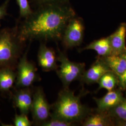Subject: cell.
I'll return each mask as SVG.
<instances>
[{
    "instance_id": "9c48e42d",
    "label": "cell",
    "mask_w": 126,
    "mask_h": 126,
    "mask_svg": "<svg viewBox=\"0 0 126 126\" xmlns=\"http://www.w3.org/2000/svg\"><path fill=\"white\" fill-rule=\"evenodd\" d=\"M109 71H111L98 56L90 67L85 71L79 81L82 84L86 85L98 83L101 76Z\"/></svg>"
},
{
    "instance_id": "4316f807",
    "label": "cell",
    "mask_w": 126,
    "mask_h": 126,
    "mask_svg": "<svg viewBox=\"0 0 126 126\" xmlns=\"http://www.w3.org/2000/svg\"></svg>"
},
{
    "instance_id": "5bb4252c",
    "label": "cell",
    "mask_w": 126,
    "mask_h": 126,
    "mask_svg": "<svg viewBox=\"0 0 126 126\" xmlns=\"http://www.w3.org/2000/svg\"><path fill=\"white\" fill-rule=\"evenodd\" d=\"M94 50L99 57H105L111 55V48L109 36L93 41L86 47L79 49V51Z\"/></svg>"
},
{
    "instance_id": "603a6c76",
    "label": "cell",
    "mask_w": 126,
    "mask_h": 126,
    "mask_svg": "<svg viewBox=\"0 0 126 126\" xmlns=\"http://www.w3.org/2000/svg\"><path fill=\"white\" fill-rule=\"evenodd\" d=\"M119 88L122 91H126V70L121 75L118 76Z\"/></svg>"
},
{
    "instance_id": "44dd1931",
    "label": "cell",
    "mask_w": 126,
    "mask_h": 126,
    "mask_svg": "<svg viewBox=\"0 0 126 126\" xmlns=\"http://www.w3.org/2000/svg\"><path fill=\"white\" fill-rule=\"evenodd\" d=\"M74 124L65 122L59 118L54 117H50V119L47 121L43 123L40 126H72Z\"/></svg>"
},
{
    "instance_id": "8992f818",
    "label": "cell",
    "mask_w": 126,
    "mask_h": 126,
    "mask_svg": "<svg viewBox=\"0 0 126 126\" xmlns=\"http://www.w3.org/2000/svg\"><path fill=\"white\" fill-rule=\"evenodd\" d=\"M85 32L83 20L76 15L70 19L63 33L61 41L64 48L72 49L81 45Z\"/></svg>"
},
{
    "instance_id": "52a82bcc",
    "label": "cell",
    "mask_w": 126,
    "mask_h": 126,
    "mask_svg": "<svg viewBox=\"0 0 126 126\" xmlns=\"http://www.w3.org/2000/svg\"><path fill=\"white\" fill-rule=\"evenodd\" d=\"M51 105L47 101L43 88L38 87L34 89L31 111L33 124L40 126L43 123L48 120L51 116Z\"/></svg>"
},
{
    "instance_id": "2e32d148",
    "label": "cell",
    "mask_w": 126,
    "mask_h": 126,
    "mask_svg": "<svg viewBox=\"0 0 126 126\" xmlns=\"http://www.w3.org/2000/svg\"><path fill=\"white\" fill-rule=\"evenodd\" d=\"M15 70L9 68H0V92L7 93L13 87L16 80Z\"/></svg>"
},
{
    "instance_id": "4fadbf2b",
    "label": "cell",
    "mask_w": 126,
    "mask_h": 126,
    "mask_svg": "<svg viewBox=\"0 0 126 126\" xmlns=\"http://www.w3.org/2000/svg\"><path fill=\"white\" fill-rule=\"evenodd\" d=\"M114 119L107 112L94 111L81 123L83 126H114Z\"/></svg>"
},
{
    "instance_id": "9a60e30c",
    "label": "cell",
    "mask_w": 126,
    "mask_h": 126,
    "mask_svg": "<svg viewBox=\"0 0 126 126\" xmlns=\"http://www.w3.org/2000/svg\"><path fill=\"white\" fill-rule=\"evenodd\" d=\"M109 69L117 76L121 75L126 70V60L121 55H110L99 57Z\"/></svg>"
},
{
    "instance_id": "7c38bea8",
    "label": "cell",
    "mask_w": 126,
    "mask_h": 126,
    "mask_svg": "<svg viewBox=\"0 0 126 126\" xmlns=\"http://www.w3.org/2000/svg\"><path fill=\"white\" fill-rule=\"evenodd\" d=\"M126 23H122L116 31L109 36L111 55H121L126 52Z\"/></svg>"
},
{
    "instance_id": "7a4b0ae2",
    "label": "cell",
    "mask_w": 126,
    "mask_h": 126,
    "mask_svg": "<svg viewBox=\"0 0 126 126\" xmlns=\"http://www.w3.org/2000/svg\"><path fill=\"white\" fill-rule=\"evenodd\" d=\"M82 94L76 96L69 88H63L59 93L57 100L51 105L52 113L50 117L73 124L81 123L94 110L81 103Z\"/></svg>"
},
{
    "instance_id": "5b68a950",
    "label": "cell",
    "mask_w": 126,
    "mask_h": 126,
    "mask_svg": "<svg viewBox=\"0 0 126 126\" xmlns=\"http://www.w3.org/2000/svg\"><path fill=\"white\" fill-rule=\"evenodd\" d=\"M28 50L19 59L16 68L17 70L15 83L16 89L32 87L35 82L39 80L35 64L27 58Z\"/></svg>"
},
{
    "instance_id": "7402d4cb",
    "label": "cell",
    "mask_w": 126,
    "mask_h": 126,
    "mask_svg": "<svg viewBox=\"0 0 126 126\" xmlns=\"http://www.w3.org/2000/svg\"><path fill=\"white\" fill-rule=\"evenodd\" d=\"M66 2H69V0H31V3L35 7V8L40 5L46 3Z\"/></svg>"
},
{
    "instance_id": "e0dca14e",
    "label": "cell",
    "mask_w": 126,
    "mask_h": 126,
    "mask_svg": "<svg viewBox=\"0 0 126 126\" xmlns=\"http://www.w3.org/2000/svg\"><path fill=\"white\" fill-rule=\"evenodd\" d=\"M98 84L99 87L97 91L101 89H105L108 91L114 90L118 88V76L113 72L109 71L99 79Z\"/></svg>"
},
{
    "instance_id": "d4e9b609",
    "label": "cell",
    "mask_w": 126,
    "mask_h": 126,
    "mask_svg": "<svg viewBox=\"0 0 126 126\" xmlns=\"http://www.w3.org/2000/svg\"><path fill=\"white\" fill-rule=\"evenodd\" d=\"M114 126H126V120L114 119Z\"/></svg>"
},
{
    "instance_id": "d6986e66",
    "label": "cell",
    "mask_w": 126,
    "mask_h": 126,
    "mask_svg": "<svg viewBox=\"0 0 126 126\" xmlns=\"http://www.w3.org/2000/svg\"><path fill=\"white\" fill-rule=\"evenodd\" d=\"M19 8L20 17L21 18H26L33 12V10L29 3L28 0H16Z\"/></svg>"
},
{
    "instance_id": "30bf717a",
    "label": "cell",
    "mask_w": 126,
    "mask_h": 126,
    "mask_svg": "<svg viewBox=\"0 0 126 126\" xmlns=\"http://www.w3.org/2000/svg\"><path fill=\"white\" fill-rule=\"evenodd\" d=\"M34 89L32 87L17 88L12 95L14 105L21 113L28 115L31 111Z\"/></svg>"
},
{
    "instance_id": "6da1fadb",
    "label": "cell",
    "mask_w": 126,
    "mask_h": 126,
    "mask_svg": "<svg viewBox=\"0 0 126 126\" xmlns=\"http://www.w3.org/2000/svg\"><path fill=\"white\" fill-rule=\"evenodd\" d=\"M76 15L69 2L41 5L22 22L17 23L19 35L25 42L61 41L68 23Z\"/></svg>"
},
{
    "instance_id": "ac0fdd59",
    "label": "cell",
    "mask_w": 126,
    "mask_h": 126,
    "mask_svg": "<svg viewBox=\"0 0 126 126\" xmlns=\"http://www.w3.org/2000/svg\"><path fill=\"white\" fill-rule=\"evenodd\" d=\"M107 112L114 119L126 120V92L122 101Z\"/></svg>"
},
{
    "instance_id": "ffe728a7",
    "label": "cell",
    "mask_w": 126,
    "mask_h": 126,
    "mask_svg": "<svg viewBox=\"0 0 126 126\" xmlns=\"http://www.w3.org/2000/svg\"><path fill=\"white\" fill-rule=\"evenodd\" d=\"M13 122L15 126H31L33 124V122L29 120L27 115L22 113L16 114Z\"/></svg>"
},
{
    "instance_id": "8fae6325",
    "label": "cell",
    "mask_w": 126,
    "mask_h": 126,
    "mask_svg": "<svg viewBox=\"0 0 126 126\" xmlns=\"http://www.w3.org/2000/svg\"><path fill=\"white\" fill-rule=\"evenodd\" d=\"M124 98L122 91L119 88L108 91L103 97L100 98H93L97 105V108L95 110L99 112H108L120 103Z\"/></svg>"
},
{
    "instance_id": "484cf974",
    "label": "cell",
    "mask_w": 126,
    "mask_h": 126,
    "mask_svg": "<svg viewBox=\"0 0 126 126\" xmlns=\"http://www.w3.org/2000/svg\"><path fill=\"white\" fill-rule=\"evenodd\" d=\"M121 56H122L123 58H124V59H125L126 60V52H125L124 53H123V54L121 55Z\"/></svg>"
},
{
    "instance_id": "ba28073f",
    "label": "cell",
    "mask_w": 126,
    "mask_h": 126,
    "mask_svg": "<svg viewBox=\"0 0 126 126\" xmlns=\"http://www.w3.org/2000/svg\"><path fill=\"white\" fill-rule=\"evenodd\" d=\"M37 60L39 66L45 72L56 71L59 68L58 57L54 49L47 47L43 43L41 44L39 48Z\"/></svg>"
},
{
    "instance_id": "3957f363",
    "label": "cell",
    "mask_w": 126,
    "mask_h": 126,
    "mask_svg": "<svg viewBox=\"0 0 126 126\" xmlns=\"http://www.w3.org/2000/svg\"><path fill=\"white\" fill-rule=\"evenodd\" d=\"M26 42L19 35L17 24L0 30V68L16 69Z\"/></svg>"
},
{
    "instance_id": "cb8c5ba5",
    "label": "cell",
    "mask_w": 126,
    "mask_h": 126,
    "mask_svg": "<svg viewBox=\"0 0 126 126\" xmlns=\"http://www.w3.org/2000/svg\"><path fill=\"white\" fill-rule=\"evenodd\" d=\"M9 1L10 0H5L2 4L0 6V21L7 15V9Z\"/></svg>"
},
{
    "instance_id": "277c9868",
    "label": "cell",
    "mask_w": 126,
    "mask_h": 126,
    "mask_svg": "<svg viewBox=\"0 0 126 126\" xmlns=\"http://www.w3.org/2000/svg\"><path fill=\"white\" fill-rule=\"evenodd\" d=\"M57 57L60 64L56 72L63 84V88H68L72 82L79 80L86 70V64L70 61L65 53L60 50Z\"/></svg>"
}]
</instances>
